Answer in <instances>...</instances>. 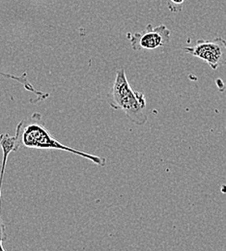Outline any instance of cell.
I'll list each match as a JSON object with an SVG mask.
<instances>
[{
  "label": "cell",
  "instance_id": "obj_1",
  "mask_svg": "<svg viewBox=\"0 0 226 251\" xmlns=\"http://www.w3.org/2000/svg\"><path fill=\"white\" fill-rule=\"evenodd\" d=\"M15 136L17 137L20 148L64 151L88 159L99 166H104L106 164L104 157L76 150L58 141L44 125L40 113H34L30 119L21 121L16 127Z\"/></svg>",
  "mask_w": 226,
  "mask_h": 251
},
{
  "label": "cell",
  "instance_id": "obj_2",
  "mask_svg": "<svg viewBox=\"0 0 226 251\" xmlns=\"http://www.w3.org/2000/svg\"><path fill=\"white\" fill-rule=\"evenodd\" d=\"M108 103L111 108L124 111L126 117L135 125L142 126L147 122L145 96L132 89L124 69L116 72L115 80L108 95Z\"/></svg>",
  "mask_w": 226,
  "mask_h": 251
},
{
  "label": "cell",
  "instance_id": "obj_3",
  "mask_svg": "<svg viewBox=\"0 0 226 251\" xmlns=\"http://www.w3.org/2000/svg\"><path fill=\"white\" fill-rule=\"evenodd\" d=\"M184 50L205 61L212 70L226 66V40L220 36L209 41L198 40L194 47L185 48Z\"/></svg>",
  "mask_w": 226,
  "mask_h": 251
},
{
  "label": "cell",
  "instance_id": "obj_4",
  "mask_svg": "<svg viewBox=\"0 0 226 251\" xmlns=\"http://www.w3.org/2000/svg\"><path fill=\"white\" fill-rule=\"evenodd\" d=\"M171 32L164 25H161L157 27H153L152 25H148L145 30L140 33L128 34L131 48L134 50H156L164 47L170 42Z\"/></svg>",
  "mask_w": 226,
  "mask_h": 251
},
{
  "label": "cell",
  "instance_id": "obj_5",
  "mask_svg": "<svg viewBox=\"0 0 226 251\" xmlns=\"http://www.w3.org/2000/svg\"><path fill=\"white\" fill-rule=\"evenodd\" d=\"M0 75L5 76V77H8V78H11V79H14L18 82H20L21 84H23L25 86V88L30 92H32L35 95L38 96V100H46L47 98H49L50 95L48 93H45V92H41V91H38L37 89H35L32 86V84L28 81L27 79V75L25 73L23 75H11V74H8V73H4V72H1L0 71Z\"/></svg>",
  "mask_w": 226,
  "mask_h": 251
},
{
  "label": "cell",
  "instance_id": "obj_6",
  "mask_svg": "<svg viewBox=\"0 0 226 251\" xmlns=\"http://www.w3.org/2000/svg\"><path fill=\"white\" fill-rule=\"evenodd\" d=\"M186 0H167V6L170 12L176 14L183 10Z\"/></svg>",
  "mask_w": 226,
  "mask_h": 251
},
{
  "label": "cell",
  "instance_id": "obj_7",
  "mask_svg": "<svg viewBox=\"0 0 226 251\" xmlns=\"http://www.w3.org/2000/svg\"><path fill=\"white\" fill-rule=\"evenodd\" d=\"M4 230L0 229V251H6L3 247V241H4Z\"/></svg>",
  "mask_w": 226,
  "mask_h": 251
}]
</instances>
